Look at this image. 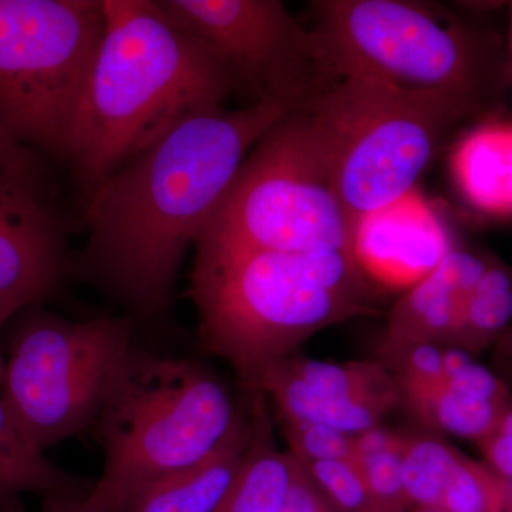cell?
<instances>
[{
    "label": "cell",
    "mask_w": 512,
    "mask_h": 512,
    "mask_svg": "<svg viewBox=\"0 0 512 512\" xmlns=\"http://www.w3.org/2000/svg\"><path fill=\"white\" fill-rule=\"evenodd\" d=\"M402 406L431 429L480 443L500 426L511 404L485 402L440 384L399 386Z\"/></svg>",
    "instance_id": "d6986e66"
},
{
    "label": "cell",
    "mask_w": 512,
    "mask_h": 512,
    "mask_svg": "<svg viewBox=\"0 0 512 512\" xmlns=\"http://www.w3.org/2000/svg\"><path fill=\"white\" fill-rule=\"evenodd\" d=\"M463 457L464 454L447 441L406 434L402 480L412 507L440 510L448 480Z\"/></svg>",
    "instance_id": "7402d4cb"
},
{
    "label": "cell",
    "mask_w": 512,
    "mask_h": 512,
    "mask_svg": "<svg viewBox=\"0 0 512 512\" xmlns=\"http://www.w3.org/2000/svg\"><path fill=\"white\" fill-rule=\"evenodd\" d=\"M312 5V30L340 77L362 73L409 92L467 101L480 111L503 92L507 66L491 33L402 0Z\"/></svg>",
    "instance_id": "8992f818"
},
{
    "label": "cell",
    "mask_w": 512,
    "mask_h": 512,
    "mask_svg": "<svg viewBox=\"0 0 512 512\" xmlns=\"http://www.w3.org/2000/svg\"><path fill=\"white\" fill-rule=\"evenodd\" d=\"M451 168L471 207L512 217V123L493 121L471 130L458 141Z\"/></svg>",
    "instance_id": "e0dca14e"
},
{
    "label": "cell",
    "mask_w": 512,
    "mask_h": 512,
    "mask_svg": "<svg viewBox=\"0 0 512 512\" xmlns=\"http://www.w3.org/2000/svg\"><path fill=\"white\" fill-rule=\"evenodd\" d=\"M106 30L103 0H0V121L66 164Z\"/></svg>",
    "instance_id": "ba28073f"
},
{
    "label": "cell",
    "mask_w": 512,
    "mask_h": 512,
    "mask_svg": "<svg viewBox=\"0 0 512 512\" xmlns=\"http://www.w3.org/2000/svg\"><path fill=\"white\" fill-rule=\"evenodd\" d=\"M286 111L259 103L200 111L171 127L86 195L87 239L69 276L153 318L173 301L197 244L245 158Z\"/></svg>",
    "instance_id": "6da1fadb"
},
{
    "label": "cell",
    "mask_w": 512,
    "mask_h": 512,
    "mask_svg": "<svg viewBox=\"0 0 512 512\" xmlns=\"http://www.w3.org/2000/svg\"><path fill=\"white\" fill-rule=\"evenodd\" d=\"M508 497L510 481L485 461L464 456L448 480L440 511L505 512Z\"/></svg>",
    "instance_id": "603a6c76"
},
{
    "label": "cell",
    "mask_w": 512,
    "mask_h": 512,
    "mask_svg": "<svg viewBox=\"0 0 512 512\" xmlns=\"http://www.w3.org/2000/svg\"><path fill=\"white\" fill-rule=\"evenodd\" d=\"M375 286L355 256L195 247L187 296L202 348L251 389L266 367L295 355L320 330L375 315Z\"/></svg>",
    "instance_id": "3957f363"
},
{
    "label": "cell",
    "mask_w": 512,
    "mask_h": 512,
    "mask_svg": "<svg viewBox=\"0 0 512 512\" xmlns=\"http://www.w3.org/2000/svg\"><path fill=\"white\" fill-rule=\"evenodd\" d=\"M96 481L73 476L46 458L0 396V505L25 512L23 494L89 495Z\"/></svg>",
    "instance_id": "ac0fdd59"
},
{
    "label": "cell",
    "mask_w": 512,
    "mask_h": 512,
    "mask_svg": "<svg viewBox=\"0 0 512 512\" xmlns=\"http://www.w3.org/2000/svg\"><path fill=\"white\" fill-rule=\"evenodd\" d=\"M252 437L244 464L215 512H281L291 485L295 458L279 450L264 394L248 393Z\"/></svg>",
    "instance_id": "2e32d148"
},
{
    "label": "cell",
    "mask_w": 512,
    "mask_h": 512,
    "mask_svg": "<svg viewBox=\"0 0 512 512\" xmlns=\"http://www.w3.org/2000/svg\"><path fill=\"white\" fill-rule=\"evenodd\" d=\"M483 451L485 463L505 480L512 481V436L495 430L478 443Z\"/></svg>",
    "instance_id": "83f0119b"
},
{
    "label": "cell",
    "mask_w": 512,
    "mask_h": 512,
    "mask_svg": "<svg viewBox=\"0 0 512 512\" xmlns=\"http://www.w3.org/2000/svg\"><path fill=\"white\" fill-rule=\"evenodd\" d=\"M295 458V457H293ZM281 512H336L326 495L295 458V470Z\"/></svg>",
    "instance_id": "484cf974"
},
{
    "label": "cell",
    "mask_w": 512,
    "mask_h": 512,
    "mask_svg": "<svg viewBox=\"0 0 512 512\" xmlns=\"http://www.w3.org/2000/svg\"><path fill=\"white\" fill-rule=\"evenodd\" d=\"M106 30L74 121L66 164L84 195L200 111L237 93L227 67L156 0H103Z\"/></svg>",
    "instance_id": "7a4b0ae2"
},
{
    "label": "cell",
    "mask_w": 512,
    "mask_h": 512,
    "mask_svg": "<svg viewBox=\"0 0 512 512\" xmlns=\"http://www.w3.org/2000/svg\"><path fill=\"white\" fill-rule=\"evenodd\" d=\"M498 431H503L505 434H511L512 436V403L511 406L508 407L507 412H505L503 419H501L500 426H498Z\"/></svg>",
    "instance_id": "4dcf8cb0"
},
{
    "label": "cell",
    "mask_w": 512,
    "mask_h": 512,
    "mask_svg": "<svg viewBox=\"0 0 512 512\" xmlns=\"http://www.w3.org/2000/svg\"><path fill=\"white\" fill-rule=\"evenodd\" d=\"M512 325V266L490 255L468 296L451 348L477 356L495 346Z\"/></svg>",
    "instance_id": "ffe728a7"
},
{
    "label": "cell",
    "mask_w": 512,
    "mask_h": 512,
    "mask_svg": "<svg viewBox=\"0 0 512 512\" xmlns=\"http://www.w3.org/2000/svg\"><path fill=\"white\" fill-rule=\"evenodd\" d=\"M505 512H508V511H505Z\"/></svg>",
    "instance_id": "e575fe53"
},
{
    "label": "cell",
    "mask_w": 512,
    "mask_h": 512,
    "mask_svg": "<svg viewBox=\"0 0 512 512\" xmlns=\"http://www.w3.org/2000/svg\"><path fill=\"white\" fill-rule=\"evenodd\" d=\"M289 446V453L299 463L355 460V437L323 424L278 421Z\"/></svg>",
    "instance_id": "d4e9b609"
},
{
    "label": "cell",
    "mask_w": 512,
    "mask_h": 512,
    "mask_svg": "<svg viewBox=\"0 0 512 512\" xmlns=\"http://www.w3.org/2000/svg\"><path fill=\"white\" fill-rule=\"evenodd\" d=\"M247 413L207 366L134 345L93 427L104 450L94 491L116 512L140 488L211 457Z\"/></svg>",
    "instance_id": "277c9868"
},
{
    "label": "cell",
    "mask_w": 512,
    "mask_h": 512,
    "mask_svg": "<svg viewBox=\"0 0 512 512\" xmlns=\"http://www.w3.org/2000/svg\"><path fill=\"white\" fill-rule=\"evenodd\" d=\"M252 437L251 407L227 443L197 466L140 488L116 512H215L237 478Z\"/></svg>",
    "instance_id": "9a60e30c"
},
{
    "label": "cell",
    "mask_w": 512,
    "mask_h": 512,
    "mask_svg": "<svg viewBox=\"0 0 512 512\" xmlns=\"http://www.w3.org/2000/svg\"><path fill=\"white\" fill-rule=\"evenodd\" d=\"M252 392L264 394L278 421L323 424L349 436L379 427L402 406L399 384L380 360L332 363L295 353L262 370Z\"/></svg>",
    "instance_id": "8fae6325"
},
{
    "label": "cell",
    "mask_w": 512,
    "mask_h": 512,
    "mask_svg": "<svg viewBox=\"0 0 512 512\" xmlns=\"http://www.w3.org/2000/svg\"><path fill=\"white\" fill-rule=\"evenodd\" d=\"M42 512H113L109 501L93 491L89 495H52L42 498Z\"/></svg>",
    "instance_id": "f1b7e54d"
},
{
    "label": "cell",
    "mask_w": 512,
    "mask_h": 512,
    "mask_svg": "<svg viewBox=\"0 0 512 512\" xmlns=\"http://www.w3.org/2000/svg\"><path fill=\"white\" fill-rule=\"evenodd\" d=\"M406 434L375 427L355 437V463L379 512H409L402 480Z\"/></svg>",
    "instance_id": "44dd1931"
},
{
    "label": "cell",
    "mask_w": 512,
    "mask_h": 512,
    "mask_svg": "<svg viewBox=\"0 0 512 512\" xmlns=\"http://www.w3.org/2000/svg\"><path fill=\"white\" fill-rule=\"evenodd\" d=\"M133 335L131 316L69 320L40 305L16 315L2 399L40 450L93 429Z\"/></svg>",
    "instance_id": "9c48e42d"
},
{
    "label": "cell",
    "mask_w": 512,
    "mask_h": 512,
    "mask_svg": "<svg viewBox=\"0 0 512 512\" xmlns=\"http://www.w3.org/2000/svg\"><path fill=\"white\" fill-rule=\"evenodd\" d=\"M0 512H18L10 510V508L3 507V505H0Z\"/></svg>",
    "instance_id": "d6a6232c"
},
{
    "label": "cell",
    "mask_w": 512,
    "mask_h": 512,
    "mask_svg": "<svg viewBox=\"0 0 512 512\" xmlns=\"http://www.w3.org/2000/svg\"><path fill=\"white\" fill-rule=\"evenodd\" d=\"M349 225L412 192L444 136L480 113L467 101L348 73L306 111Z\"/></svg>",
    "instance_id": "5b68a950"
},
{
    "label": "cell",
    "mask_w": 512,
    "mask_h": 512,
    "mask_svg": "<svg viewBox=\"0 0 512 512\" xmlns=\"http://www.w3.org/2000/svg\"><path fill=\"white\" fill-rule=\"evenodd\" d=\"M69 268L63 224L39 175L0 173V323L55 295Z\"/></svg>",
    "instance_id": "7c38bea8"
},
{
    "label": "cell",
    "mask_w": 512,
    "mask_h": 512,
    "mask_svg": "<svg viewBox=\"0 0 512 512\" xmlns=\"http://www.w3.org/2000/svg\"><path fill=\"white\" fill-rule=\"evenodd\" d=\"M197 245L355 256L309 113L286 114L259 138Z\"/></svg>",
    "instance_id": "52a82bcc"
},
{
    "label": "cell",
    "mask_w": 512,
    "mask_h": 512,
    "mask_svg": "<svg viewBox=\"0 0 512 512\" xmlns=\"http://www.w3.org/2000/svg\"><path fill=\"white\" fill-rule=\"evenodd\" d=\"M302 466L336 512H379L355 460L316 461Z\"/></svg>",
    "instance_id": "cb8c5ba5"
},
{
    "label": "cell",
    "mask_w": 512,
    "mask_h": 512,
    "mask_svg": "<svg viewBox=\"0 0 512 512\" xmlns=\"http://www.w3.org/2000/svg\"><path fill=\"white\" fill-rule=\"evenodd\" d=\"M3 323H0V329H2ZM0 362H5L2 357V353H0Z\"/></svg>",
    "instance_id": "836d02e7"
},
{
    "label": "cell",
    "mask_w": 512,
    "mask_h": 512,
    "mask_svg": "<svg viewBox=\"0 0 512 512\" xmlns=\"http://www.w3.org/2000/svg\"><path fill=\"white\" fill-rule=\"evenodd\" d=\"M490 254L454 248L426 278L402 293L387 315L379 346L386 365L403 350L419 345L451 348L468 296L488 264Z\"/></svg>",
    "instance_id": "5bb4252c"
},
{
    "label": "cell",
    "mask_w": 512,
    "mask_h": 512,
    "mask_svg": "<svg viewBox=\"0 0 512 512\" xmlns=\"http://www.w3.org/2000/svg\"><path fill=\"white\" fill-rule=\"evenodd\" d=\"M0 173L39 175L35 151L19 143L0 121Z\"/></svg>",
    "instance_id": "4316f807"
},
{
    "label": "cell",
    "mask_w": 512,
    "mask_h": 512,
    "mask_svg": "<svg viewBox=\"0 0 512 512\" xmlns=\"http://www.w3.org/2000/svg\"><path fill=\"white\" fill-rule=\"evenodd\" d=\"M508 512H512V481H510V497H508Z\"/></svg>",
    "instance_id": "1f68e13d"
},
{
    "label": "cell",
    "mask_w": 512,
    "mask_h": 512,
    "mask_svg": "<svg viewBox=\"0 0 512 512\" xmlns=\"http://www.w3.org/2000/svg\"><path fill=\"white\" fill-rule=\"evenodd\" d=\"M454 249L446 228L412 192L367 215L353 237L356 264L370 284L406 292Z\"/></svg>",
    "instance_id": "4fadbf2b"
},
{
    "label": "cell",
    "mask_w": 512,
    "mask_h": 512,
    "mask_svg": "<svg viewBox=\"0 0 512 512\" xmlns=\"http://www.w3.org/2000/svg\"><path fill=\"white\" fill-rule=\"evenodd\" d=\"M177 28L227 67L249 106L306 113L340 79L319 37L279 0H156Z\"/></svg>",
    "instance_id": "30bf717a"
},
{
    "label": "cell",
    "mask_w": 512,
    "mask_h": 512,
    "mask_svg": "<svg viewBox=\"0 0 512 512\" xmlns=\"http://www.w3.org/2000/svg\"><path fill=\"white\" fill-rule=\"evenodd\" d=\"M494 362L497 366L498 375L512 380V325L507 330V333L498 340L497 345L494 346Z\"/></svg>",
    "instance_id": "f546056e"
}]
</instances>
